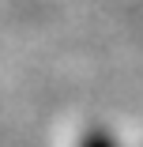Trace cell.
Here are the masks:
<instances>
[{"mask_svg":"<svg viewBox=\"0 0 143 147\" xmlns=\"http://www.w3.org/2000/svg\"><path fill=\"white\" fill-rule=\"evenodd\" d=\"M83 147H117V143H113V136H109V132L94 128V132H87V136H83Z\"/></svg>","mask_w":143,"mask_h":147,"instance_id":"6da1fadb","label":"cell"}]
</instances>
